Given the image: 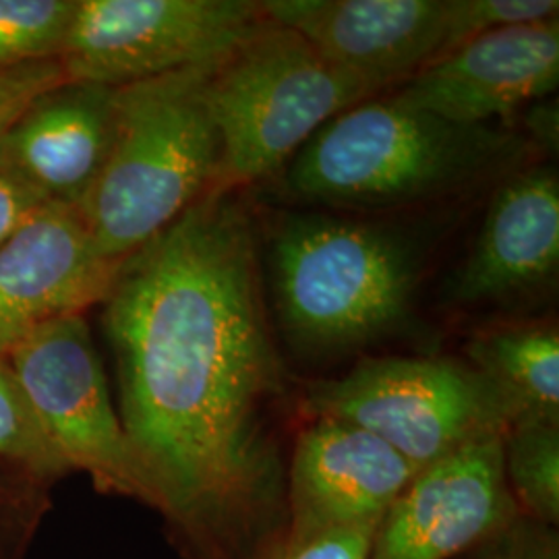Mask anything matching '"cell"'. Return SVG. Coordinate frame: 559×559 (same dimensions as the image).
Listing matches in <instances>:
<instances>
[{
    "label": "cell",
    "instance_id": "1",
    "mask_svg": "<svg viewBox=\"0 0 559 559\" xmlns=\"http://www.w3.org/2000/svg\"><path fill=\"white\" fill-rule=\"evenodd\" d=\"M102 307L154 508L201 559L272 558L286 531V383L237 191L207 193L122 261Z\"/></svg>",
    "mask_w": 559,
    "mask_h": 559
},
{
    "label": "cell",
    "instance_id": "2",
    "mask_svg": "<svg viewBox=\"0 0 559 559\" xmlns=\"http://www.w3.org/2000/svg\"><path fill=\"white\" fill-rule=\"evenodd\" d=\"M222 59L115 87L112 147L80 207L106 258L127 260L216 191L222 141L207 83Z\"/></svg>",
    "mask_w": 559,
    "mask_h": 559
},
{
    "label": "cell",
    "instance_id": "3",
    "mask_svg": "<svg viewBox=\"0 0 559 559\" xmlns=\"http://www.w3.org/2000/svg\"><path fill=\"white\" fill-rule=\"evenodd\" d=\"M520 141L498 127H460L371 98L328 120L284 175L295 200L353 210L396 207L450 195L501 168Z\"/></svg>",
    "mask_w": 559,
    "mask_h": 559
},
{
    "label": "cell",
    "instance_id": "4",
    "mask_svg": "<svg viewBox=\"0 0 559 559\" xmlns=\"http://www.w3.org/2000/svg\"><path fill=\"white\" fill-rule=\"evenodd\" d=\"M282 336L300 355L350 353L399 330L419 284V253L400 230L325 214L280 218L267 247Z\"/></svg>",
    "mask_w": 559,
    "mask_h": 559
},
{
    "label": "cell",
    "instance_id": "5",
    "mask_svg": "<svg viewBox=\"0 0 559 559\" xmlns=\"http://www.w3.org/2000/svg\"><path fill=\"white\" fill-rule=\"evenodd\" d=\"M380 94L263 15L207 83L222 141L216 191H239L274 177L328 120Z\"/></svg>",
    "mask_w": 559,
    "mask_h": 559
},
{
    "label": "cell",
    "instance_id": "6",
    "mask_svg": "<svg viewBox=\"0 0 559 559\" xmlns=\"http://www.w3.org/2000/svg\"><path fill=\"white\" fill-rule=\"evenodd\" d=\"M309 419L340 420L373 433L417 473L477 441L506 438L516 415L477 369L440 357L360 360L336 380L313 381Z\"/></svg>",
    "mask_w": 559,
    "mask_h": 559
},
{
    "label": "cell",
    "instance_id": "7",
    "mask_svg": "<svg viewBox=\"0 0 559 559\" xmlns=\"http://www.w3.org/2000/svg\"><path fill=\"white\" fill-rule=\"evenodd\" d=\"M4 360L69 471L87 473L102 491L154 506L83 316L44 323Z\"/></svg>",
    "mask_w": 559,
    "mask_h": 559
},
{
    "label": "cell",
    "instance_id": "8",
    "mask_svg": "<svg viewBox=\"0 0 559 559\" xmlns=\"http://www.w3.org/2000/svg\"><path fill=\"white\" fill-rule=\"evenodd\" d=\"M261 20L255 0H78L59 60L69 81L122 87L222 59Z\"/></svg>",
    "mask_w": 559,
    "mask_h": 559
},
{
    "label": "cell",
    "instance_id": "9",
    "mask_svg": "<svg viewBox=\"0 0 559 559\" xmlns=\"http://www.w3.org/2000/svg\"><path fill=\"white\" fill-rule=\"evenodd\" d=\"M503 440L477 441L415 475L383 514L367 559H452L520 514Z\"/></svg>",
    "mask_w": 559,
    "mask_h": 559
},
{
    "label": "cell",
    "instance_id": "10",
    "mask_svg": "<svg viewBox=\"0 0 559 559\" xmlns=\"http://www.w3.org/2000/svg\"><path fill=\"white\" fill-rule=\"evenodd\" d=\"M323 59L380 92L400 87L450 52V0H265Z\"/></svg>",
    "mask_w": 559,
    "mask_h": 559
},
{
    "label": "cell",
    "instance_id": "11",
    "mask_svg": "<svg viewBox=\"0 0 559 559\" xmlns=\"http://www.w3.org/2000/svg\"><path fill=\"white\" fill-rule=\"evenodd\" d=\"M417 468L373 433L348 423L311 419L295 441L286 473L282 543L378 526Z\"/></svg>",
    "mask_w": 559,
    "mask_h": 559
},
{
    "label": "cell",
    "instance_id": "12",
    "mask_svg": "<svg viewBox=\"0 0 559 559\" xmlns=\"http://www.w3.org/2000/svg\"><path fill=\"white\" fill-rule=\"evenodd\" d=\"M558 83L559 23L554 20L464 41L390 96L460 127H491L554 94Z\"/></svg>",
    "mask_w": 559,
    "mask_h": 559
},
{
    "label": "cell",
    "instance_id": "13",
    "mask_svg": "<svg viewBox=\"0 0 559 559\" xmlns=\"http://www.w3.org/2000/svg\"><path fill=\"white\" fill-rule=\"evenodd\" d=\"M120 263L98 249L80 207H41L0 247V357L44 323L102 305Z\"/></svg>",
    "mask_w": 559,
    "mask_h": 559
},
{
    "label": "cell",
    "instance_id": "14",
    "mask_svg": "<svg viewBox=\"0 0 559 559\" xmlns=\"http://www.w3.org/2000/svg\"><path fill=\"white\" fill-rule=\"evenodd\" d=\"M115 140V87L62 81L29 104L0 140V168L46 203L81 207Z\"/></svg>",
    "mask_w": 559,
    "mask_h": 559
},
{
    "label": "cell",
    "instance_id": "15",
    "mask_svg": "<svg viewBox=\"0 0 559 559\" xmlns=\"http://www.w3.org/2000/svg\"><path fill=\"white\" fill-rule=\"evenodd\" d=\"M558 175L531 168L498 189L448 293L464 305L514 299L547 284L558 274Z\"/></svg>",
    "mask_w": 559,
    "mask_h": 559
},
{
    "label": "cell",
    "instance_id": "16",
    "mask_svg": "<svg viewBox=\"0 0 559 559\" xmlns=\"http://www.w3.org/2000/svg\"><path fill=\"white\" fill-rule=\"evenodd\" d=\"M471 367L491 381L516 420L559 423V336L554 325L487 330L466 346Z\"/></svg>",
    "mask_w": 559,
    "mask_h": 559
},
{
    "label": "cell",
    "instance_id": "17",
    "mask_svg": "<svg viewBox=\"0 0 559 559\" xmlns=\"http://www.w3.org/2000/svg\"><path fill=\"white\" fill-rule=\"evenodd\" d=\"M506 479L520 512L556 526L559 520V423L519 420L503 440Z\"/></svg>",
    "mask_w": 559,
    "mask_h": 559
},
{
    "label": "cell",
    "instance_id": "18",
    "mask_svg": "<svg viewBox=\"0 0 559 559\" xmlns=\"http://www.w3.org/2000/svg\"><path fill=\"white\" fill-rule=\"evenodd\" d=\"M78 0H0V67L59 59Z\"/></svg>",
    "mask_w": 559,
    "mask_h": 559
},
{
    "label": "cell",
    "instance_id": "19",
    "mask_svg": "<svg viewBox=\"0 0 559 559\" xmlns=\"http://www.w3.org/2000/svg\"><path fill=\"white\" fill-rule=\"evenodd\" d=\"M0 459L17 464L36 477H57L67 473L52 443L44 436L40 423L21 392L9 362L0 357Z\"/></svg>",
    "mask_w": 559,
    "mask_h": 559
},
{
    "label": "cell",
    "instance_id": "20",
    "mask_svg": "<svg viewBox=\"0 0 559 559\" xmlns=\"http://www.w3.org/2000/svg\"><path fill=\"white\" fill-rule=\"evenodd\" d=\"M558 0H450V52L483 34L558 20Z\"/></svg>",
    "mask_w": 559,
    "mask_h": 559
},
{
    "label": "cell",
    "instance_id": "21",
    "mask_svg": "<svg viewBox=\"0 0 559 559\" xmlns=\"http://www.w3.org/2000/svg\"><path fill=\"white\" fill-rule=\"evenodd\" d=\"M62 81H67V75L59 59L0 67V140L32 102Z\"/></svg>",
    "mask_w": 559,
    "mask_h": 559
},
{
    "label": "cell",
    "instance_id": "22",
    "mask_svg": "<svg viewBox=\"0 0 559 559\" xmlns=\"http://www.w3.org/2000/svg\"><path fill=\"white\" fill-rule=\"evenodd\" d=\"M466 554L468 559H559L558 535L549 524L520 512L496 535Z\"/></svg>",
    "mask_w": 559,
    "mask_h": 559
},
{
    "label": "cell",
    "instance_id": "23",
    "mask_svg": "<svg viewBox=\"0 0 559 559\" xmlns=\"http://www.w3.org/2000/svg\"><path fill=\"white\" fill-rule=\"evenodd\" d=\"M376 528H338L299 543H282L270 559H367Z\"/></svg>",
    "mask_w": 559,
    "mask_h": 559
},
{
    "label": "cell",
    "instance_id": "24",
    "mask_svg": "<svg viewBox=\"0 0 559 559\" xmlns=\"http://www.w3.org/2000/svg\"><path fill=\"white\" fill-rule=\"evenodd\" d=\"M46 205L50 203L41 200L29 185L0 168V247Z\"/></svg>",
    "mask_w": 559,
    "mask_h": 559
}]
</instances>
